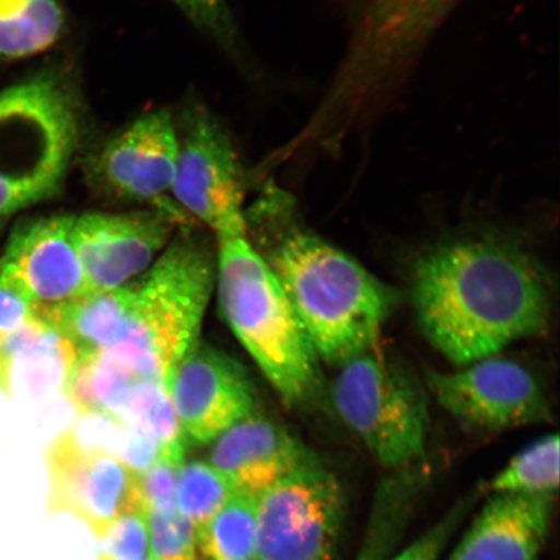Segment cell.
<instances>
[{"mask_svg": "<svg viewBox=\"0 0 560 560\" xmlns=\"http://www.w3.org/2000/svg\"><path fill=\"white\" fill-rule=\"evenodd\" d=\"M420 328L458 368L544 332L550 290L527 252L490 236L460 237L424 252L412 266Z\"/></svg>", "mask_w": 560, "mask_h": 560, "instance_id": "cell-1", "label": "cell"}, {"mask_svg": "<svg viewBox=\"0 0 560 560\" xmlns=\"http://www.w3.org/2000/svg\"><path fill=\"white\" fill-rule=\"evenodd\" d=\"M290 199L266 188L249 212L247 229L268 237L258 252L275 272L319 361L341 363L376 348L398 293L346 252L291 223Z\"/></svg>", "mask_w": 560, "mask_h": 560, "instance_id": "cell-2", "label": "cell"}, {"mask_svg": "<svg viewBox=\"0 0 560 560\" xmlns=\"http://www.w3.org/2000/svg\"><path fill=\"white\" fill-rule=\"evenodd\" d=\"M179 229L156 261L128 283V319L107 354L140 381L170 385L178 363L200 341L215 284L210 244Z\"/></svg>", "mask_w": 560, "mask_h": 560, "instance_id": "cell-3", "label": "cell"}, {"mask_svg": "<svg viewBox=\"0 0 560 560\" xmlns=\"http://www.w3.org/2000/svg\"><path fill=\"white\" fill-rule=\"evenodd\" d=\"M223 318L282 400L305 408L322 394L320 361L275 272L247 236L219 237Z\"/></svg>", "mask_w": 560, "mask_h": 560, "instance_id": "cell-4", "label": "cell"}, {"mask_svg": "<svg viewBox=\"0 0 560 560\" xmlns=\"http://www.w3.org/2000/svg\"><path fill=\"white\" fill-rule=\"evenodd\" d=\"M79 115L52 72L0 91V221L60 192L80 145Z\"/></svg>", "mask_w": 560, "mask_h": 560, "instance_id": "cell-5", "label": "cell"}, {"mask_svg": "<svg viewBox=\"0 0 560 560\" xmlns=\"http://www.w3.org/2000/svg\"><path fill=\"white\" fill-rule=\"evenodd\" d=\"M427 390L400 363L371 349L338 366L336 415L392 472L420 465L430 429Z\"/></svg>", "mask_w": 560, "mask_h": 560, "instance_id": "cell-6", "label": "cell"}, {"mask_svg": "<svg viewBox=\"0 0 560 560\" xmlns=\"http://www.w3.org/2000/svg\"><path fill=\"white\" fill-rule=\"evenodd\" d=\"M172 199L217 237L247 236L244 173L225 126L201 104L182 112Z\"/></svg>", "mask_w": 560, "mask_h": 560, "instance_id": "cell-7", "label": "cell"}, {"mask_svg": "<svg viewBox=\"0 0 560 560\" xmlns=\"http://www.w3.org/2000/svg\"><path fill=\"white\" fill-rule=\"evenodd\" d=\"M341 481L317 458L257 499V560H330L346 522Z\"/></svg>", "mask_w": 560, "mask_h": 560, "instance_id": "cell-8", "label": "cell"}, {"mask_svg": "<svg viewBox=\"0 0 560 560\" xmlns=\"http://www.w3.org/2000/svg\"><path fill=\"white\" fill-rule=\"evenodd\" d=\"M177 150V129L170 112H149L91 153L85 163L88 185L104 200L147 206L192 228L195 221L171 194Z\"/></svg>", "mask_w": 560, "mask_h": 560, "instance_id": "cell-9", "label": "cell"}, {"mask_svg": "<svg viewBox=\"0 0 560 560\" xmlns=\"http://www.w3.org/2000/svg\"><path fill=\"white\" fill-rule=\"evenodd\" d=\"M44 464L47 515L72 516L96 541L118 517L147 513L138 474L116 453L88 443L75 430L62 431L51 440Z\"/></svg>", "mask_w": 560, "mask_h": 560, "instance_id": "cell-10", "label": "cell"}, {"mask_svg": "<svg viewBox=\"0 0 560 560\" xmlns=\"http://www.w3.org/2000/svg\"><path fill=\"white\" fill-rule=\"evenodd\" d=\"M425 387L462 424L505 431L548 422L550 404L534 371L499 354L455 371H427Z\"/></svg>", "mask_w": 560, "mask_h": 560, "instance_id": "cell-11", "label": "cell"}, {"mask_svg": "<svg viewBox=\"0 0 560 560\" xmlns=\"http://www.w3.org/2000/svg\"><path fill=\"white\" fill-rule=\"evenodd\" d=\"M185 229L159 210L74 215L72 241L85 272L88 293L120 289L156 261Z\"/></svg>", "mask_w": 560, "mask_h": 560, "instance_id": "cell-12", "label": "cell"}, {"mask_svg": "<svg viewBox=\"0 0 560 560\" xmlns=\"http://www.w3.org/2000/svg\"><path fill=\"white\" fill-rule=\"evenodd\" d=\"M171 400L185 439L212 444L257 411L256 390L234 357L199 341L171 377Z\"/></svg>", "mask_w": 560, "mask_h": 560, "instance_id": "cell-13", "label": "cell"}, {"mask_svg": "<svg viewBox=\"0 0 560 560\" xmlns=\"http://www.w3.org/2000/svg\"><path fill=\"white\" fill-rule=\"evenodd\" d=\"M73 214H52L19 222L10 234L0 275L32 300L40 315L88 295L85 272L72 241Z\"/></svg>", "mask_w": 560, "mask_h": 560, "instance_id": "cell-14", "label": "cell"}, {"mask_svg": "<svg viewBox=\"0 0 560 560\" xmlns=\"http://www.w3.org/2000/svg\"><path fill=\"white\" fill-rule=\"evenodd\" d=\"M315 459L289 430L258 410L215 439L209 454V464L225 476L235 493L255 499Z\"/></svg>", "mask_w": 560, "mask_h": 560, "instance_id": "cell-15", "label": "cell"}, {"mask_svg": "<svg viewBox=\"0 0 560 560\" xmlns=\"http://www.w3.org/2000/svg\"><path fill=\"white\" fill-rule=\"evenodd\" d=\"M555 495L489 494L447 560H538Z\"/></svg>", "mask_w": 560, "mask_h": 560, "instance_id": "cell-16", "label": "cell"}, {"mask_svg": "<svg viewBox=\"0 0 560 560\" xmlns=\"http://www.w3.org/2000/svg\"><path fill=\"white\" fill-rule=\"evenodd\" d=\"M130 292L120 289L88 293L40 315L39 322L58 335L73 354L107 353L120 340L128 319Z\"/></svg>", "mask_w": 560, "mask_h": 560, "instance_id": "cell-17", "label": "cell"}, {"mask_svg": "<svg viewBox=\"0 0 560 560\" xmlns=\"http://www.w3.org/2000/svg\"><path fill=\"white\" fill-rule=\"evenodd\" d=\"M138 381L107 353L75 354L62 373V394L81 417L107 419L118 429Z\"/></svg>", "mask_w": 560, "mask_h": 560, "instance_id": "cell-18", "label": "cell"}, {"mask_svg": "<svg viewBox=\"0 0 560 560\" xmlns=\"http://www.w3.org/2000/svg\"><path fill=\"white\" fill-rule=\"evenodd\" d=\"M427 476L418 466L395 471L376 489L354 560H389L415 514Z\"/></svg>", "mask_w": 560, "mask_h": 560, "instance_id": "cell-19", "label": "cell"}, {"mask_svg": "<svg viewBox=\"0 0 560 560\" xmlns=\"http://www.w3.org/2000/svg\"><path fill=\"white\" fill-rule=\"evenodd\" d=\"M65 25L58 0H0V59L19 60L47 51Z\"/></svg>", "mask_w": 560, "mask_h": 560, "instance_id": "cell-20", "label": "cell"}, {"mask_svg": "<svg viewBox=\"0 0 560 560\" xmlns=\"http://www.w3.org/2000/svg\"><path fill=\"white\" fill-rule=\"evenodd\" d=\"M459 0H353L363 30L389 38H419L435 32Z\"/></svg>", "mask_w": 560, "mask_h": 560, "instance_id": "cell-21", "label": "cell"}, {"mask_svg": "<svg viewBox=\"0 0 560 560\" xmlns=\"http://www.w3.org/2000/svg\"><path fill=\"white\" fill-rule=\"evenodd\" d=\"M196 546L207 560H257V499L235 493L196 532Z\"/></svg>", "mask_w": 560, "mask_h": 560, "instance_id": "cell-22", "label": "cell"}, {"mask_svg": "<svg viewBox=\"0 0 560 560\" xmlns=\"http://www.w3.org/2000/svg\"><path fill=\"white\" fill-rule=\"evenodd\" d=\"M559 447L557 433L524 447L489 482V494L556 497L560 480Z\"/></svg>", "mask_w": 560, "mask_h": 560, "instance_id": "cell-23", "label": "cell"}, {"mask_svg": "<svg viewBox=\"0 0 560 560\" xmlns=\"http://www.w3.org/2000/svg\"><path fill=\"white\" fill-rule=\"evenodd\" d=\"M120 430L142 433L163 446L184 443L170 390L165 385L138 381L121 417Z\"/></svg>", "mask_w": 560, "mask_h": 560, "instance_id": "cell-24", "label": "cell"}, {"mask_svg": "<svg viewBox=\"0 0 560 560\" xmlns=\"http://www.w3.org/2000/svg\"><path fill=\"white\" fill-rule=\"evenodd\" d=\"M234 494L225 476L209 462H185L179 474L175 506L198 532Z\"/></svg>", "mask_w": 560, "mask_h": 560, "instance_id": "cell-25", "label": "cell"}, {"mask_svg": "<svg viewBox=\"0 0 560 560\" xmlns=\"http://www.w3.org/2000/svg\"><path fill=\"white\" fill-rule=\"evenodd\" d=\"M152 560H198L196 530L177 506L147 511Z\"/></svg>", "mask_w": 560, "mask_h": 560, "instance_id": "cell-26", "label": "cell"}, {"mask_svg": "<svg viewBox=\"0 0 560 560\" xmlns=\"http://www.w3.org/2000/svg\"><path fill=\"white\" fill-rule=\"evenodd\" d=\"M479 497H467V499L455 502L447 509L435 523L422 532L416 540H412L402 549H397L389 560H441L444 557L447 546L457 536V532L465 524L472 513Z\"/></svg>", "mask_w": 560, "mask_h": 560, "instance_id": "cell-27", "label": "cell"}, {"mask_svg": "<svg viewBox=\"0 0 560 560\" xmlns=\"http://www.w3.org/2000/svg\"><path fill=\"white\" fill-rule=\"evenodd\" d=\"M185 462V443L165 446L155 464L138 474L145 511L175 505L179 474Z\"/></svg>", "mask_w": 560, "mask_h": 560, "instance_id": "cell-28", "label": "cell"}, {"mask_svg": "<svg viewBox=\"0 0 560 560\" xmlns=\"http://www.w3.org/2000/svg\"><path fill=\"white\" fill-rule=\"evenodd\" d=\"M185 18L230 54H237L240 37L226 0H172Z\"/></svg>", "mask_w": 560, "mask_h": 560, "instance_id": "cell-29", "label": "cell"}, {"mask_svg": "<svg viewBox=\"0 0 560 560\" xmlns=\"http://www.w3.org/2000/svg\"><path fill=\"white\" fill-rule=\"evenodd\" d=\"M147 513L118 517L97 540L102 555L116 559H138L150 555V530Z\"/></svg>", "mask_w": 560, "mask_h": 560, "instance_id": "cell-30", "label": "cell"}, {"mask_svg": "<svg viewBox=\"0 0 560 560\" xmlns=\"http://www.w3.org/2000/svg\"><path fill=\"white\" fill-rule=\"evenodd\" d=\"M38 320L32 300L9 278L0 275V345Z\"/></svg>", "mask_w": 560, "mask_h": 560, "instance_id": "cell-31", "label": "cell"}, {"mask_svg": "<svg viewBox=\"0 0 560 560\" xmlns=\"http://www.w3.org/2000/svg\"><path fill=\"white\" fill-rule=\"evenodd\" d=\"M13 361L0 349V392L5 396L12 395Z\"/></svg>", "mask_w": 560, "mask_h": 560, "instance_id": "cell-32", "label": "cell"}, {"mask_svg": "<svg viewBox=\"0 0 560 560\" xmlns=\"http://www.w3.org/2000/svg\"><path fill=\"white\" fill-rule=\"evenodd\" d=\"M96 560H152L149 557H144V558H138V559H116V558H110V557H107V556H104L102 555V552H100V555H97L96 557Z\"/></svg>", "mask_w": 560, "mask_h": 560, "instance_id": "cell-33", "label": "cell"}]
</instances>
